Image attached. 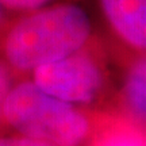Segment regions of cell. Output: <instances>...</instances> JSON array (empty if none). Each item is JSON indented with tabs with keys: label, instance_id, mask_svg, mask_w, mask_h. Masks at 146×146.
Wrapping results in <instances>:
<instances>
[{
	"label": "cell",
	"instance_id": "6da1fadb",
	"mask_svg": "<svg viewBox=\"0 0 146 146\" xmlns=\"http://www.w3.org/2000/svg\"><path fill=\"white\" fill-rule=\"evenodd\" d=\"M91 31V18L81 5L68 1L47 5L12 26L5 39V57L14 68L35 70L76 54Z\"/></svg>",
	"mask_w": 146,
	"mask_h": 146
},
{
	"label": "cell",
	"instance_id": "7a4b0ae2",
	"mask_svg": "<svg viewBox=\"0 0 146 146\" xmlns=\"http://www.w3.org/2000/svg\"><path fill=\"white\" fill-rule=\"evenodd\" d=\"M3 114L14 129L26 138L54 146H76L88 133V120L72 104L53 98L34 83L11 89Z\"/></svg>",
	"mask_w": 146,
	"mask_h": 146
},
{
	"label": "cell",
	"instance_id": "3957f363",
	"mask_svg": "<svg viewBox=\"0 0 146 146\" xmlns=\"http://www.w3.org/2000/svg\"><path fill=\"white\" fill-rule=\"evenodd\" d=\"M34 84L53 98L74 104L92 102L102 88L103 77L92 58L73 54L36 68Z\"/></svg>",
	"mask_w": 146,
	"mask_h": 146
},
{
	"label": "cell",
	"instance_id": "277c9868",
	"mask_svg": "<svg viewBox=\"0 0 146 146\" xmlns=\"http://www.w3.org/2000/svg\"><path fill=\"white\" fill-rule=\"evenodd\" d=\"M115 38L137 56L146 54V0H98Z\"/></svg>",
	"mask_w": 146,
	"mask_h": 146
},
{
	"label": "cell",
	"instance_id": "5b68a950",
	"mask_svg": "<svg viewBox=\"0 0 146 146\" xmlns=\"http://www.w3.org/2000/svg\"><path fill=\"white\" fill-rule=\"evenodd\" d=\"M123 100L129 112L146 123V54L137 56L129 65L123 83Z\"/></svg>",
	"mask_w": 146,
	"mask_h": 146
},
{
	"label": "cell",
	"instance_id": "8992f818",
	"mask_svg": "<svg viewBox=\"0 0 146 146\" xmlns=\"http://www.w3.org/2000/svg\"><path fill=\"white\" fill-rule=\"evenodd\" d=\"M94 146H146V129L131 122H119L98 138Z\"/></svg>",
	"mask_w": 146,
	"mask_h": 146
},
{
	"label": "cell",
	"instance_id": "52a82bcc",
	"mask_svg": "<svg viewBox=\"0 0 146 146\" xmlns=\"http://www.w3.org/2000/svg\"><path fill=\"white\" fill-rule=\"evenodd\" d=\"M53 1L54 0H0V4L7 10L33 12L50 5Z\"/></svg>",
	"mask_w": 146,
	"mask_h": 146
},
{
	"label": "cell",
	"instance_id": "ba28073f",
	"mask_svg": "<svg viewBox=\"0 0 146 146\" xmlns=\"http://www.w3.org/2000/svg\"><path fill=\"white\" fill-rule=\"evenodd\" d=\"M11 92V78L10 73L3 64L0 62V110H3L5 100Z\"/></svg>",
	"mask_w": 146,
	"mask_h": 146
},
{
	"label": "cell",
	"instance_id": "9c48e42d",
	"mask_svg": "<svg viewBox=\"0 0 146 146\" xmlns=\"http://www.w3.org/2000/svg\"><path fill=\"white\" fill-rule=\"evenodd\" d=\"M0 146H54L33 138H0Z\"/></svg>",
	"mask_w": 146,
	"mask_h": 146
},
{
	"label": "cell",
	"instance_id": "30bf717a",
	"mask_svg": "<svg viewBox=\"0 0 146 146\" xmlns=\"http://www.w3.org/2000/svg\"><path fill=\"white\" fill-rule=\"evenodd\" d=\"M1 18H3V7L0 4V22H1Z\"/></svg>",
	"mask_w": 146,
	"mask_h": 146
}]
</instances>
